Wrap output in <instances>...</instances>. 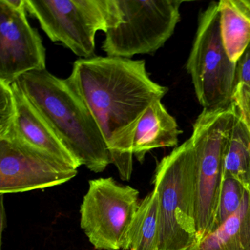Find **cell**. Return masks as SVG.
Masks as SVG:
<instances>
[{"mask_svg": "<svg viewBox=\"0 0 250 250\" xmlns=\"http://www.w3.org/2000/svg\"><path fill=\"white\" fill-rule=\"evenodd\" d=\"M241 2L250 14V0H241Z\"/></svg>", "mask_w": 250, "mask_h": 250, "instance_id": "cell-21", "label": "cell"}, {"mask_svg": "<svg viewBox=\"0 0 250 250\" xmlns=\"http://www.w3.org/2000/svg\"><path fill=\"white\" fill-rule=\"evenodd\" d=\"M138 190L113 178L89 181L80 206V226L98 250H123L140 201Z\"/></svg>", "mask_w": 250, "mask_h": 250, "instance_id": "cell-8", "label": "cell"}, {"mask_svg": "<svg viewBox=\"0 0 250 250\" xmlns=\"http://www.w3.org/2000/svg\"><path fill=\"white\" fill-rule=\"evenodd\" d=\"M181 133L175 118L167 112L162 101H156L139 121L133 141V155L143 163L150 150L177 147Z\"/></svg>", "mask_w": 250, "mask_h": 250, "instance_id": "cell-12", "label": "cell"}, {"mask_svg": "<svg viewBox=\"0 0 250 250\" xmlns=\"http://www.w3.org/2000/svg\"><path fill=\"white\" fill-rule=\"evenodd\" d=\"M120 21L105 33L109 57L153 55L165 44L181 20L180 0H116Z\"/></svg>", "mask_w": 250, "mask_h": 250, "instance_id": "cell-6", "label": "cell"}, {"mask_svg": "<svg viewBox=\"0 0 250 250\" xmlns=\"http://www.w3.org/2000/svg\"><path fill=\"white\" fill-rule=\"evenodd\" d=\"M232 104L250 134V88L243 83L234 87Z\"/></svg>", "mask_w": 250, "mask_h": 250, "instance_id": "cell-19", "label": "cell"}, {"mask_svg": "<svg viewBox=\"0 0 250 250\" xmlns=\"http://www.w3.org/2000/svg\"><path fill=\"white\" fill-rule=\"evenodd\" d=\"M159 200L153 190L143 200L124 239L123 250H158Z\"/></svg>", "mask_w": 250, "mask_h": 250, "instance_id": "cell-15", "label": "cell"}, {"mask_svg": "<svg viewBox=\"0 0 250 250\" xmlns=\"http://www.w3.org/2000/svg\"><path fill=\"white\" fill-rule=\"evenodd\" d=\"M218 3L222 43L230 61L236 63L250 43V14L241 0Z\"/></svg>", "mask_w": 250, "mask_h": 250, "instance_id": "cell-14", "label": "cell"}, {"mask_svg": "<svg viewBox=\"0 0 250 250\" xmlns=\"http://www.w3.org/2000/svg\"><path fill=\"white\" fill-rule=\"evenodd\" d=\"M25 0H0V81L46 70V49L27 17Z\"/></svg>", "mask_w": 250, "mask_h": 250, "instance_id": "cell-9", "label": "cell"}, {"mask_svg": "<svg viewBox=\"0 0 250 250\" xmlns=\"http://www.w3.org/2000/svg\"><path fill=\"white\" fill-rule=\"evenodd\" d=\"M17 102V116L12 132L5 139L17 141L54 159L78 169L81 165L62 143L36 106L19 88L12 84Z\"/></svg>", "mask_w": 250, "mask_h": 250, "instance_id": "cell-11", "label": "cell"}, {"mask_svg": "<svg viewBox=\"0 0 250 250\" xmlns=\"http://www.w3.org/2000/svg\"><path fill=\"white\" fill-rule=\"evenodd\" d=\"M240 83L246 84L250 88V43L236 62L235 87Z\"/></svg>", "mask_w": 250, "mask_h": 250, "instance_id": "cell-20", "label": "cell"}, {"mask_svg": "<svg viewBox=\"0 0 250 250\" xmlns=\"http://www.w3.org/2000/svg\"><path fill=\"white\" fill-rule=\"evenodd\" d=\"M15 83L81 166L100 173L112 164L99 125L69 77L43 70L24 74Z\"/></svg>", "mask_w": 250, "mask_h": 250, "instance_id": "cell-2", "label": "cell"}, {"mask_svg": "<svg viewBox=\"0 0 250 250\" xmlns=\"http://www.w3.org/2000/svg\"><path fill=\"white\" fill-rule=\"evenodd\" d=\"M233 105L203 109L193 125L196 156L195 245L213 232L223 176L225 145L233 124ZM194 245V246H195Z\"/></svg>", "mask_w": 250, "mask_h": 250, "instance_id": "cell-5", "label": "cell"}, {"mask_svg": "<svg viewBox=\"0 0 250 250\" xmlns=\"http://www.w3.org/2000/svg\"><path fill=\"white\" fill-rule=\"evenodd\" d=\"M25 7L52 42L83 59L94 57L97 32L120 21L116 0H25Z\"/></svg>", "mask_w": 250, "mask_h": 250, "instance_id": "cell-4", "label": "cell"}, {"mask_svg": "<svg viewBox=\"0 0 250 250\" xmlns=\"http://www.w3.org/2000/svg\"><path fill=\"white\" fill-rule=\"evenodd\" d=\"M245 188L241 183L234 178L229 177L222 178L213 231L239 209Z\"/></svg>", "mask_w": 250, "mask_h": 250, "instance_id": "cell-17", "label": "cell"}, {"mask_svg": "<svg viewBox=\"0 0 250 250\" xmlns=\"http://www.w3.org/2000/svg\"><path fill=\"white\" fill-rule=\"evenodd\" d=\"M190 250H250V187L239 209Z\"/></svg>", "mask_w": 250, "mask_h": 250, "instance_id": "cell-13", "label": "cell"}, {"mask_svg": "<svg viewBox=\"0 0 250 250\" xmlns=\"http://www.w3.org/2000/svg\"><path fill=\"white\" fill-rule=\"evenodd\" d=\"M158 250H190L196 244V156L191 137L158 163Z\"/></svg>", "mask_w": 250, "mask_h": 250, "instance_id": "cell-3", "label": "cell"}, {"mask_svg": "<svg viewBox=\"0 0 250 250\" xmlns=\"http://www.w3.org/2000/svg\"><path fill=\"white\" fill-rule=\"evenodd\" d=\"M68 77L94 117L120 178L130 181L139 121L167 87L150 79L146 61L118 57L77 60Z\"/></svg>", "mask_w": 250, "mask_h": 250, "instance_id": "cell-1", "label": "cell"}, {"mask_svg": "<svg viewBox=\"0 0 250 250\" xmlns=\"http://www.w3.org/2000/svg\"><path fill=\"white\" fill-rule=\"evenodd\" d=\"M235 68L236 63L230 61L222 43L219 3L210 2L199 17L197 33L186 65L203 109L230 106Z\"/></svg>", "mask_w": 250, "mask_h": 250, "instance_id": "cell-7", "label": "cell"}, {"mask_svg": "<svg viewBox=\"0 0 250 250\" xmlns=\"http://www.w3.org/2000/svg\"><path fill=\"white\" fill-rule=\"evenodd\" d=\"M77 169L15 139L0 140V194L27 192L65 184Z\"/></svg>", "mask_w": 250, "mask_h": 250, "instance_id": "cell-10", "label": "cell"}, {"mask_svg": "<svg viewBox=\"0 0 250 250\" xmlns=\"http://www.w3.org/2000/svg\"><path fill=\"white\" fill-rule=\"evenodd\" d=\"M225 177L237 180L245 188L250 187V134L235 109L224 152L222 178Z\"/></svg>", "mask_w": 250, "mask_h": 250, "instance_id": "cell-16", "label": "cell"}, {"mask_svg": "<svg viewBox=\"0 0 250 250\" xmlns=\"http://www.w3.org/2000/svg\"><path fill=\"white\" fill-rule=\"evenodd\" d=\"M16 116L17 102L12 84L0 81V140L12 132Z\"/></svg>", "mask_w": 250, "mask_h": 250, "instance_id": "cell-18", "label": "cell"}]
</instances>
